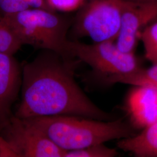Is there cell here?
<instances>
[{"mask_svg": "<svg viewBox=\"0 0 157 157\" xmlns=\"http://www.w3.org/2000/svg\"><path fill=\"white\" fill-rule=\"evenodd\" d=\"M78 60L66 59L42 50L23 71L22 101L16 117L21 119L67 115L97 120H115L85 94L74 78Z\"/></svg>", "mask_w": 157, "mask_h": 157, "instance_id": "obj_1", "label": "cell"}, {"mask_svg": "<svg viewBox=\"0 0 157 157\" xmlns=\"http://www.w3.org/2000/svg\"><path fill=\"white\" fill-rule=\"evenodd\" d=\"M24 119L66 152L135 135L132 126L121 119L105 121L59 115Z\"/></svg>", "mask_w": 157, "mask_h": 157, "instance_id": "obj_2", "label": "cell"}, {"mask_svg": "<svg viewBox=\"0 0 157 157\" xmlns=\"http://www.w3.org/2000/svg\"><path fill=\"white\" fill-rule=\"evenodd\" d=\"M4 19L21 44L42 50L56 52L66 59L69 40L68 34L73 17L58 12L30 9L4 15Z\"/></svg>", "mask_w": 157, "mask_h": 157, "instance_id": "obj_3", "label": "cell"}, {"mask_svg": "<svg viewBox=\"0 0 157 157\" xmlns=\"http://www.w3.org/2000/svg\"><path fill=\"white\" fill-rule=\"evenodd\" d=\"M121 17L119 0H84L73 17L69 40L89 37L94 43L115 41Z\"/></svg>", "mask_w": 157, "mask_h": 157, "instance_id": "obj_4", "label": "cell"}, {"mask_svg": "<svg viewBox=\"0 0 157 157\" xmlns=\"http://www.w3.org/2000/svg\"><path fill=\"white\" fill-rule=\"evenodd\" d=\"M68 54L70 59L84 62L105 76L128 73L140 67L135 52L122 51L113 41L89 44L70 40Z\"/></svg>", "mask_w": 157, "mask_h": 157, "instance_id": "obj_5", "label": "cell"}, {"mask_svg": "<svg viewBox=\"0 0 157 157\" xmlns=\"http://www.w3.org/2000/svg\"><path fill=\"white\" fill-rule=\"evenodd\" d=\"M2 136L16 153L17 157H62L64 150L24 119L10 118L3 125Z\"/></svg>", "mask_w": 157, "mask_h": 157, "instance_id": "obj_6", "label": "cell"}, {"mask_svg": "<svg viewBox=\"0 0 157 157\" xmlns=\"http://www.w3.org/2000/svg\"><path fill=\"white\" fill-rule=\"evenodd\" d=\"M121 25L115 43L123 52H135L141 32L157 21V2L135 3L119 0Z\"/></svg>", "mask_w": 157, "mask_h": 157, "instance_id": "obj_7", "label": "cell"}, {"mask_svg": "<svg viewBox=\"0 0 157 157\" xmlns=\"http://www.w3.org/2000/svg\"><path fill=\"white\" fill-rule=\"evenodd\" d=\"M131 123L136 128L145 129L157 122V87L136 86L126 102Z\"/></svg>", "mask_w": 157, "mask_h": 157, "instance_id": "obj_8", "label": "cell"}, {"mask_svg": "<svg viewBox=\"0 0 157 157\" xmlns=\"http://www.w3.org/2000/svg\"><path fill=\"white\" fill-rule=\"evenodd\" d=\"M19 82L20 71L13 55L0 52V124L2 126L10 119Z\"/></svg>", "mask_w": 157, "mask_h": 157, "instance_id": "obj_9", "label": "cell"}, {"mask_svg": "<svg viewBox=\"0 0 157 157\" xmlns=\"http://www.w3.org/2000/svg\"><path fill=\"white\" fill-rule=\"evenodd\" d=\"M117 146L136 157H157V122L138 135L121 139Z\"/></svg>", "mask_w": 157, "mask_h": 157, "instance_id": "obj_10", "label": "cell"}, {"mask_svg": "<svg viewBox=\"0 0 157 157\" xmlns=\"http://www.w3.org/2000/svg\"><path fill=\"white\" fill-rule=\"evenodd\" d=\"M109 84L121 83L135 86L148 85L157 87V65L148 68L139 67L128 73L114 74L105 76Z\"/></svg>", "mask_w": 157, "mask_h": 157, "instance_id": "obj_11", "label": "cell"}, {"mask_svg": "<svg viewBox=\"0 0 157 157\" xmlns=\"http://www.w3.org/2000/svg\"><path fill=\"white\" fill-rule=\"evenodd\" d=\"M34 8L54 11L48 5L46 0H0V11L4 15Z\"/></svg>", "mask_w": 157, "mask_h": 157, "instance_id": "obj_12", "label": "cell"}, {"mask_svg": "<svg viewBox=\"0 0 157 157\" xmlns=\"http://www.w3.org/2000/svg\"><path fill=\"white\" fill-rule=\"evenodd\" d=\"M139 39L144 46L146 59L152 65H157V21L141 32Z\"/></svg>", "mask_w": 157, "mask_h": 157, "instance_id": "obj_13", "label": "cell"}, {"mask_svg": "<svg viewBox=\"0 0 157 157\" xmlns=\"http://www.w3.org/2000/svg\"><path fill=\"white\" fill-rule=\"evenodd\" d=\"M22 45L6 22L4 14L0 11V52L13 56Z\"/></svg>", "mask_w": 157, "mask_h": 157, "instance_id": "obj_14", "label": "cell"}, {"mask_svg": "<svg viewBox=\"0 0 157 157\" xmlns=\"http://www.w3.org/2000/svg\"><path fill=\"white\" fill-rule=\"evenodd\" d=\"M118 152L115 149L104 146V143L89 146L82 149L65 152V157H114Z\"/></svg>", "mask_w": 157, "mask_h": 157, "instance_id": "obj_15", "label": "cell"}, {"mask_svg": "<svg viewBox=\"0 0 157 157\" xmlns=\"http://www.w3.org/2000/svg\"><path fill=\"white\" fill-rule=\"evenodd\" d=\"M84 0H46L48 5L54 11L71 12L76 11Z\"/></svg>", "mask_w": 157, "mask_h": 157, "instance_id": "obj_16", "label": "cell"}, {"mask_svg": "<svg viewBox=\"0 0 157 157\" xmlns=\"http://www.w3.org/2000/svg\"><path fill=\"white\" fill-rule=\"evenodd\" d=\"M124 1L135 2V3H142V4H146V3H154L157 2V0H122Z\"/></svg>", "mask_w": 157, "mask_h": 157, "instance_id": "obj_17", "label": "cell"}]
</instances>
